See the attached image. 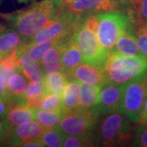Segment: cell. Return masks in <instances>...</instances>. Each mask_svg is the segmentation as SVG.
<instances>
[{"mask_svg":"<svg viewBox=\"0 0 147 147\" xmlns=\"http://www.w3.org/2000/svg\"><path fill=\"white\" fill-rule=\"evenodd\" d=\"M96 35L100 45L108 52L113 48L122 34L131 29L130 17L119 11H103L97 14Z\"/></svg>","mask_w":147,"mask_h":147,"instance_id":"5","label":"cell"},{"mask_svg":"<svg viewBox=\"0 0 147 147\" xmlns=\"http://www.w3.org/2000/svg\"><path fill=\"white\" fill-rule=\"evenodd\" d=\"M70 40L79 47L83 62L103 69L109 52L100 45L96 33L79 20Z\"/></svg>","mask_w":147,"mask_h":147,"instance_id":"4","label":"cell"},{"mask_svg":"<svg viewBox=\"0 0 147 147\" xmlns=\"http://www.w3.org/2000/svg\"><path fill=\"white\" fill-rule=\"evenodd\" d=\"M17 71H21L17 51L1 58L0 74H2L7 80L12 74L16 73Z\"/></svg>","mask_w":147,"mask_h":147,"instance_id":"26","label":"cell"},{"mask_svg":"<svg viewBox=\"0 0 147 147\" xmlns=\"http://www.w3.org/2000/svg\"><path fill=\"white\" fill-rule=\"evenodd\" d=\"M140 124H147V97L145 100V102L143 104L142 109L140 114V119L139 122Z\"/></svg>","mask_w":147,"mask_h":147,"instance_id":"36","label":"cell"},{"mask_svg":"<svg viewBox=\"0 0 147 147\" xmlns=\"http://www.w3.org/2000/svg\"><path fill=\"white\" fill-rule=\"evenodd\" d=\"M3 57V55H1V54H0V60H1V58Z\"/></svg>","mask_w":147,"mask_h":147,"instance_id":"39","label":"cell"},{"mask_svg":"<svg viewBox=\"0 0 147 147\" xmlns=\"http://www.w3.org/2000/svg\"><path fill=\"white\" fill-rule=\"evenodd\" d=\"M62 0H41L19 11L11 21L14 28L27 41L54 21L62 8Z\"/></svg>","mask_w":147,"mask_h":147,"instance_id":"1","label":"cell"},{"mask_svg":"<svg viewBox=\"0 0 147 147\" xmlns=\"http://www.w3.org/2000/svg\"><path fill=\"white\" fill-rule=\"evenodd\" d=\"M96 122L97 118L89 110L78 108L65 112L58 127L67 136H75L92 132Z\"/></svg>","mask_w":147,"mask_h":147,"instance_id":"8","label":"cell"},{"mask_svg":"<svg viewBox=\"0 0 147 147\" xmlns=\"http://www.w3.org/2000/svg\"><path fill=\"white\" fill-rule=\"evenodd\" d=\"M103 70L107 83L125 84L147 74V57L109 52Z\"/></svg>","mask_w":147,"mask_h":147,"instance_id":"2","label":"cell"},{"mask_svg":"<svg viewBox=\"0 0 147 147\" xmlns=\"http://www.w3.org/2000/svg\"><path fill=\"white\" fill-rule=\"evenodd\" d=\"M27 43V41L16 30H0V54L7 56Z\"/></svg>","mask_w":147,"mask_h":147,"instance_id":"16","label":"cell"},{"mask_svg":"<svg viewBox=\"0 0 147 147\" xmlns=\"http://www.w3.org/2000/svg\"><path fill=\"white\" fill-rule=\"evenodd\" d=\"M3 29H4V28H3V27L0 26V30H3Z\"/></svg>","mask_w":147,"mask_h":147,"instance_id":"38","label":"cell"},{"mask_svg":"<svg viewBox=\"0 0 147 147\" xmlns=\"http://www.w3.org/2000/svg\"><path fill=\"white\" fill-rule=\"evenodd\" d=\"M137 41L142 56L147 57V27L140 26L137 33Z\"/></svg>","mask_w":147,"mask_h":147,"instance_id":"31","label":"cell"},{"mask_svg":"<svg viewBox=\"0 0 147 147\" xmlns=\"http://www.w3.org/2000/svg\"><path fill=\"white\" fill-rule=\"evenodd\" d=\"M66 134L59 127H53L49 128H45L42 135L38 137L39 140L43 143L44 146L48 147H61Z\"/></svg>","mask_w":147,"mask_h":147,"instance_id":"24","label":"cell"},{"mask_svg":"<svg viewBox=\"0 0 147 147\" xmlns=\"http://www.w3.org/2000/svg\"><path fill=\"white\" fill-rule=\"evenodd\" d=\"M132 146L147 147V124H141L137 127L133 137Z\"/></svg>","mask_w":147,"mask_h":147,"instance_id":"30","label":"cell"},{"mask_svg":"<svg viewBox=\"0 0 147 147\" xmlns=\"http://www.w3.org/2000/svg\"><path fill=\"white\" fill-rule=\"evenodd\" d=\"M64 43L65 42L56 44L48 48L43 53L39 65L45 74L61 71V55Z\"/></svg>","mask_w":147,"mask_h":147,"instance_id":"17","label":"cell"},{"mask_svg":"<svg viewBox=\"0 0 147 147\" xmlns=\"http://www.w3.org/2000/svg\"><path fill=\"white\" fill-rule=\"evenodd\" d=\"M45 128L35 119L26 121L11 127L7 134L8 142L11 146H21L24 143L38 138Z\"/></svg>","mask_w":147,"mask_h":147,"instance_id":"11","label":"cell"},{"mask_svg":"<svg viewBox=\"0 0 147 147\" xmlns=\"http://www.w3.org/2000/svg\"><path fill=\"white\" fill-rule=\"evenodd\" d=\"M147 97V74L125 84L119 112L132 123H138L143 104Z\"/></svg>","mask_w":147,"mask_h":147,"instance_id":"6","label":"cell"},{"mask_svg":"<svg viewBox=\"0 0 147 147\" xmlns=\"http://www.w3.org/2000/svg\"><path fill=\"white\" fill-rule=\"evenodd\" d=\"M7 79L0 74V96L7 101Z\"/></svg>","mask_w":147,"mask_h":147,"instance_id":"34","label":"cell"},{"mask_svg":"<svg viewBox=\"0 0 147 147\" xmlns=\"http://www.w3.org/2000/svg\"><path fill=\"white\" fill-rule=\"evenodd\" d=\"M125 84L107 83L102 86L98 100L94 107L90 110V112L95 117L98 118L118 111L123 97Z\"/></svg>","mask_w":147,"mask_h":147,"instance_id":"10","label":"cell"},{"mask_svg":"<svg viewBox=\"0 0 147 147\" xmlns=\"http://www.w3.org/2000/svg\"><path fill=\"white\" fill-rule=\"evenodd\" d=\"M69 79L78 80L79 83L104 86L107 84L103 69L87 63H80L68 75Z\"/></svg>","mask_w":147,"mask_h":147,"instance_id":"12","label":"cell"},{"mask_svg":"<svg viewBox=\"0 0 147 147\" xmlns=\"http://www.w3.org/2000/svg\"><path fill=\"white\" fill-rule=\"evenodd\" d=\"M68 82V74L61 71H58L47 74L44 77L43 84L47 90V92L62 95V92Z\"/></svg>","mask_w":147,"mask_h":147,"instance_id":"23","label":"cell"},{"mask_svg":"<svg viewBox=\"0 0 147 147\" xmlns=\"http://www.w3.org/2000/svg\"><path fill=\"white\" fill-rule=\"evenodd\" d=\"M9 130L10 126L7 119L0 118V141L3 140L6 136H7Z\"/></svg>","mask_w":147,"mask_h":147,"instance_id":"33","label":"cell"},{"mask_svg":"<svg viewBox=\"0 0 147 147\" xmlns=\"http://www.w3.org/2000/svg\"><path fill=\"white\" fill-rule=\"evenodd\" d=\"M20 69L26 78L33 83H43L45 74L43 73L40 65L34 61L26 53L17 50Z\"/></svg>","mask_w":147,"mask_h":147,"instance_id":"15","label":"cell"},{"mask_svg":"<svg viewBox=\"0 0 147 147\" xmlns=\"http://www.w3.org/2000/svg\"><path fill=\"white\" fill-rule=\"evenodd\" d=\"M146 27H147V26H146Z\"/></svg>","mask_w":147,"mask_h":147,"instance_id":"40","label":"cell"},{"mask_svg":"<svg viewBox=\"0 0 147 147\" xmlns=\"http://www.w3.org/2000/svg\"><path fill=\"white\" fill-rule=\"evenodd\" d=\"M61 97L65 113L79 108L80 83L79 81L69 79V82L64 89Z\"/></svg>","mask_w":147,"mask_h":147,"instance_id":"21","label":"cell"},{"mask_svg":"<svg viewBox=\"0 0 147 147\" xmlns=\"http://www.w3.org/2000/svg\"><path fill=\"white\" fill-rule=\"evenodd\" d=\"M41 109L54 112H64L61 95L47 92L42 96Z\"/></svg>","mask_w":147,"mask_h":147,"instance_id":"28","label":"cell"},{"mask_svg":"<svg viewBox=\"0 0 147 147\" xmlns=\"http://www.w3.org/2000/svg\"><path fill=\"white\" fill-rule=\"evenodd\" d=\"M21 146L23 147H43L44 145L40 140L39 138H36V139H33L29 142L24 143Z\"/></svg>","mask_w":147,"mask_h":147,"instance_id":"37","label":"cell"},{"mask_svg":"<svg viewBox=\"0 0 147 147\" xmlns=\"http://www.w3.org/2000/svg\"><path fill=\"white\" fill-rule=\"evenodd\" d=\"M28 83L26 76L21 71L12 74L7 81V103L8 105L26 104V91Z\"/></svg>","mask_w":147,"mask_h":147,"instance_id":"13","label":"cell"},{"mask_svg":"<svg viewBox=\"0 0 147 147\" xmlns=\"http://www.w3.org/2000/svg\"><path fill=\"white\" fill-rule=\"evenodd\" d=\"M64 114L62 112H54L42 109L35 110V120H37L44 128L57 126Z\"/></svg>","mask_w":147,"mask_h":147,"instance_id":"25","label":"cell"},{"mask_svg":"<svg viewBox=\"0 0 147 147\" xmlns=\"http://www.w3.org/2000/svg\"><path fill=\"white\" fill-rule=\"evenodd\" d=\"M138 21L141 26H147V0H140L138 7Z\"/></svg>","mask_w":147,"mask_h":147,"instance_id":"32","label":"cell"},{"mask_svg":"<svg viewBox=\"0 0 147 147\" xmlns=\"http://www.w3.org/2000/svg\"><path fill=\"white\" fill-rule=\"evenodd\" d=\"M62 4L79 19L103 11L126 8L125 3L122 0H62Z\"/></svg>","mask_w":147,"mask_h":147,"instance_id":"9","label":"cell"},{"mask_svg":"<svg viewBox=\"0 0 147 147\" xmlns=\"http://www.w3.org/2000/svg\"><path fill=\"white\" fill-rule=\"evenodd\" d=\"M47 90L43 83H33L30 82L27 86L26 91V99H34L41 98L45 94H47Z\"/></svg>","mask_w":147,"mask_h":147,"instance_id":"29","label":"cell"},{"mask_svg":"<svg viewBox=\"0 0 147 147\" xmlns=\"http://www.w3.org/2000/svg\"><path fill=\"white\" fill-rule=\"evenodd\" d=\"M79 21V19L77 16L62 7L54 21L35 34L29 40L28 44H34L53 38L72 36Z\"/></svg>","mask_w":147,"mask_h":147,"instance_id":"7","label":"cell"},{"mask_svg":"<svg viewBox=\"0 0 147 147\" xmlns=\"http://www.w3.org/2000/svg\"><path fill=\"white\" fill-rule=\"evenodd\" d=\"M8 109H9V105L7 101L2 96H0V118H5Z\"/></svg>","mask_w":147,"mask_h":147,"instance_id":"35","label":"cell"},{"mask_svg":"<svg viewBox=\"0 0 147 147\" xmlns=\"http://www.w3.org/2000/svg\"><path fill=\"white\" fill-rule=\"evenodd\" d=\"M110 52L120 53L127 56H139L142 53L137 45V37L133 34L131 29L127 30L116 41L115 46Z\"/></svg>","mask_w":147,"mask_h":147,"instance_id":"19","label":"cell"},{"mask_svg":"<svg viewBox=\"0 0 147 147\" xmlns=\"http://www.w3.org/2000/svg\"><path fill=\"white\" fill-rule=\"evenodd\" d=\"M96 141L94 136V131L87 134L66 136L63 143L64 147H85L93 146Z\"/></svg>","mask_w":147,"mask_h":147,"instance_id":"27","label":"cell"},{"mask_svg":"<svg viewBox=\"0 0 147 147\" xmlns=\"http://www.w3.org/2000/svg\"><path fill=\"white\" fill-rule=\"evenodd\" d=\"M129 119L123 113L115 111L106 115L96 124L94 136L96 143L106 146L126 144L131 137Z\"/></svg>","mask_w":147,"mask_h":147,"instance_id":"3","label":"cell"},{"mask_svg":"<svg viewBox=\"0 0 147 147\" xmlns=\"http://www.w3.org/2000/svg\"><path fill=\"white\" fill-rule=\"evenodd\" d=\"M83 62V57L81 52L70 39L63 44L61 63V72L69 74L77 65Z\"/></svg>","mask_w":147,"mask_h":147,"instance_id":"14","label":"cell"},{"mask_svg":"<svg viewBox=\"0 0 147 147\" xmlns=\"http://www.w3.org/2000/svg\"><path fill=\"white\" fill-rule=\"evenodd\" d=\"M101 86L80 83V97L79 108L91 110L96 104Z\"/></svg>","mask_w":147,"mask_h":147,"instance_id":"22","label":"cell"},{"mask_svg":"<svg viewBox=\"0 0 147 147\" xmlns=\"http://www.w3.org/2000/svg\"><path fill=\"white\" fill-rule=\"evenodd\" d=\"M6 119L11 127L26 121L35 119V110L27 104H16L9 106Z\"/></svg>","mask_w":147,"mask_h":147,"instance_id":"18","label":"cell"},{"mask_svg":"<svg viewBox=\"0 0 147 147\" xmlns=\"http://www.w3.org/2000/svg\"><path fill=\"white\" fill-rule=\"evenodd\" d=\"M71 36L62 37V38H53L51 40H47L43 42H38V43H34V44H28L26 43L23 47L18 49L21 53H26L29 57L35 61L36 62L40 64L42 57L45 51L48 48L53 47L56 44L61 43V42H66L70 39Z\"/></svg>","mask_w":147,"mask_h":147,"instance_id":"20","label":"cell"}]
</instances>
